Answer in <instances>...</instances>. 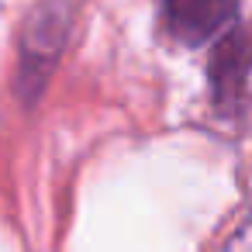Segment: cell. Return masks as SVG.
<instances>
[{
    "mask_svg": "<svg viewBox=\"0 0 252 252\" xmlns=\"http://www.w3.org/2000/svg\"><path fill=\"white\" fill-rule=\"evenodd\" d=\"M238 0H162V25L183 45H204L231 28Z\"/></svg>",
    "mask_w": 252,
    "mask_h": 252,
    "instance_id": "1",
    "label": "cell"
},
{
    "mask_svg": "<svg viewBox=\"0 0 252 252\" xmlns=\"http://www.w3.org/2000/svg\"><path fill=\"white\" fill-rule=\"evenodd\" d=\"M73 18V7L66 0H49L42 4L28 25V38H25V80L28 73H35V80H45V73L52 69L63 42H66V32H69V21Z\"/></svg>",
    "mask_w": 252,
    "mask_h": 252,
    "instance_id": "2",
    "label": "cell"
},
{
    "mask_svg": "<svg viewBox=\"0 0 252 252\" xmlns=\"http://www.w3.org/2000/svg\"><path fill=\"white\" fill-rule=\"evenodd\" d=\"M245 69H249L245 35H242V28H231L218 42V52H214V63H211V87H214V100H218L221 111H242Z\"/></svg>",
    "mask_w": 252,
    "mask_h": 252,
    "instance_id": "3",
    "label": "cell"
}]
</instances>
